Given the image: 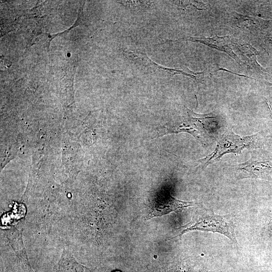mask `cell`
<instances>
[{
  "mask_svg": "<svg viewBox=\"0 0 272 272\" xmlns=\"http://www.w3.org/2000/svg\"><path fill=\"white\" fill-rule=\"evenodd\" d=\"M180 40H188L194 42L200 43L207 45L211 47L222 51L228 54L230 57L234 59L238 63L240 60L232 51L228 36L219 37L216 36L213 37H189L186 38H181L176 40H167L165 42H177Z\"/></svg>",
  "mask_w": 272,
  "mask_h": 272,
  "instance_id": "8992f818",
  "label": "cell"
},
{
  "mask_svg": "<svg viewBox=\"0 0 272 272\" xmlns=\"http://www.w3.org/2000/svg\"><path fill=\"white\" fill-rule=\"evenodd\" d=\"M244 178L270 179L272 178V160L251 158L237 165Z\"/></svg>",
  "mask_w": 272,
  "mask_h": 272,
  "instance_id": "5b68a950",
  "label": "cell"
},
{
  "mask_svg": "<svg viewBox=\"0 0 272 272\" xmlns=\"http://www.w3.org/2000/svg\"><path fill=\"white\" fill-rule=\"evenodd\" d=\"M72 261H64L60 266L61 272H91L88 268Z\"/></svg>",
  "mask_w": 272,
  "mask_h": 272,
  "instance_id": "ba28073f",
  "label": "cell"
},
{
  "mask_svg": "<svg viewBox=\"0 0 272 272\" xmlns=\"http://www.w3.org/2000/svg\"><path fill=\"white\" fill-rule=\"evenodd\" d=\"M185 116L178 117L171 121L162 129L160 135L187 132L192 134L202 144H205L208 137L209 130L213 125L215 117L209 114H199L185 107Z\"/></svg>",
  "mask_w": 272,
  "mask_h": 272,
  "instance_id": "7a4b0ae2",
  "label": "cell"
},
{
  "mask_svg": "<svg viewBox=\"0 0 272 272\" xmlns=\"http://www.w3.org/2000/svg\"><path fill=\"white\" fill-rule=\"evenodd\" d=\"M194 205L193 201H182L171 195L159 197L150 202L147 219L161 217L172 212L193 206Z\"/></svg>",
  "mask_w": 272,
  "mask_h": 272,
  "instance_id": "277c9868",
  "label": "cell"
},
{
  "mask_svg": "<svg viewBox=\"0 0 272 272\" xmlns=\"http://www.w3.org/2000/svg\"><path fill=\"white\" fill-rule=\"evenodd\" d=\"M192 230L218 233L228 237L234 244L238 245L235 235V225L229 215H220L214 213L211 209L177 229V234L181 236L187 232Z\"/></svg>",
  "mask_w": 272,
  "mask_h": 272,
  "instance_id": "6da1fadb",
  "label": "cell"
},
{
  "mask_svg": "<svg viewBox=\"0 0 272 272\" xmlns=\"http://www.w3.org/2000/svg\"><path fill=\"white\" fill-rule=\"evenodd\" d=\"M258 134L249 136L236 134L232 129L227 130L219 138L214 152L198 160L202 168L219 161L228 153H241L245 149L257 148Z\"/></svg>",
  "mask_w": 272,
  "mask_h": 272,
  "instance_id": "3957f363",
  "label": "cell"
},
{
  "mask_svg": "<svg viewBox=\"0 0 272 272\" xmlns=\"http://www.w3.org/2000/svg\"><path fill=\"white\" fill-rule=\"evenodd\" d=\"M266 103L268 108L269 111L270 113L271 117L272 118V107L267 101H266Z\"/></svg>",
  "mask_w": 272,
  "mask_h": 272,
  "instance_id": "7c38bea8",
  "label": "cell"
},
{
  "mask_svg": "<svg viewBox=\"0 0 272 272\" xmlns=\"http://www.w3.org/2000/svg\"><path fill=\"white\" fill-rule=\"evenodd\" d=\"M119 3L122 4L124 6L127 7L130 9L136 8H145L150 6L153 2L151 1H119Z\"/></svg>",
  "mask_w": 272,
  "mask_h": 272,
  "instance_id": "9c48e42d",
  "label": "cell"
},
{
  "mask_svg": "<svg viewBox=\"0 0 272 272\" xmlns=\"http://www.w3.org/2000/svg\"><path fill=\"white\" fill-rule=\"evenodd\" d=\"M199 272H215L214 270H211L209 267H203L201 270Z\"/></svg>",
  "mask_w": 272,
  "mask_h": 272,
  "instance_id": "8fae6325",
  "label": "cell"
},
{
  "mask_svg": "<svg viewBox=\"0 0 272 272\" xmlns=\"http://www.w3.org/2000/svg\"><path fill=\"white\" fill-rule=\"evenodd\" d=\"M267 229L268 236L272 241V218L268 221Z\"/></svg>",
  "mask_w": 272,
  "mask_h": 272,
  "instance_id": "30bf717a",
  "label": "cell"
},
{
  "mask_svg": "<svg viewBox=\"0 0 272 272\" xmlns=\"http://www.w3.org/2000/svg\"><path fill=\"white\" fill-rule=\"evenodd\" d=\"M140 56L144 58L150 64L152 67L156 69L157 70H161L163 72L167 73L168 75L172 77L176 75H183L187 77H189L194 79L197 82H198V78L203 74V72L194 73L189 70L188 68L185 67L183 69L180 68H170L165 67L164 66L161 65L153 60L151 59L147 55L142 52H140Z\"/></svg>",
  "mask_w": 272,
  "mask_h": 272,
  "instance_id": "52a82bcc",
  "label": "cell"
},
{
  "mask_svg": "<svg viewBox=\"0 0 272 272\" xmlns=\"http://www.w3.org/2000/svg\"><path fill=\"white\" fill-rule=\"evenodd\" d=\"M66 55H67V56L68 57H70V56H71V54L70 53H67Z\"/></svg>",
  "mask_w": 272,
  "mask_h": 272,
  "instance_id": "5bb4252c",
  "label": "cell"
},
{
  "mask_svg": "<svg viewBox=\"0 0 272 272\" xmlns=\"http://www.w3.org/2000/svg\"><path fill=\"white\" fill-rule=\"evenodd\" d=\"M115 272H119V271H115Z\"/></svg>",
  "mask_w": 272,
  "mask_h": 272,
  "instance_id": "9a60e30c",
  "label": "cell"
},
{
  "mask_svg": "<svg viewBox=\"0 0 272 272\" xmlns=\"http://www.w3.org/2000/svg\"><path fill=\"white\" fill-rule=\"evenodd\" d=\"M265 84L269 85V86H272V83H269V82H265Z\"/></svg>",
  "mask_w": 272,
  "mask_h": 272,
  "instance_id": "4fadbf2b",
  "label": "cell"
}]
</instances>
